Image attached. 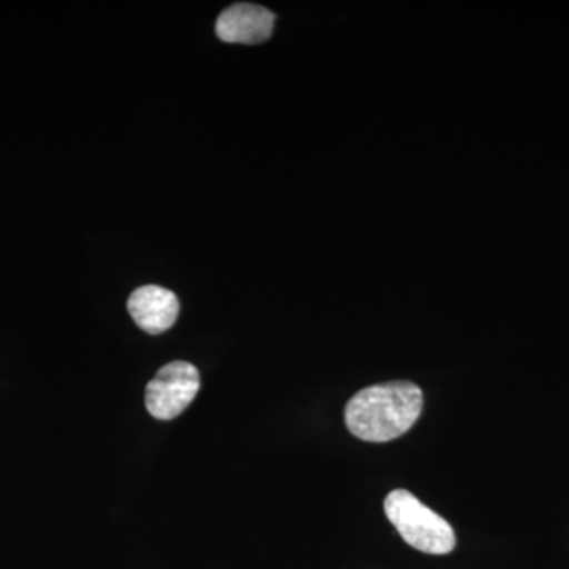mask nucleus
<instances>
[{"instance_id": "1", "label": "nucleus", "mask_w": 569, "mask_h": 569, "mask_svg": "<svg viewBox=\"0 0 569 569\" xmlns=\"http://www.w3.org/2000/svg\"><path fill=\"white\" fill-rule=\"evenodd\" d=\"M421 388L411 381H389L361 389L346 408L348 430L359 440L387 443L408 432L421 417Z\"/></svg>"}, {"instance_id": "3", "label": "nucleus", "mask_w": 569, "mask_h": 569, "mask_svg": "<svg viewBox=\"0 0 569 569\" xmlns=\"http://www.w3.org/2000/svg\"><path fill=\"white\" fill-rule=\"evenodd\" d=\"M201 380L197 367L186 361L163 366L146 388V408L156 419L170 421L178 418L200 391Z\"/></svg>"}, {"instance_id": "4", "label": "nucleus", "mask_w": 569, "mask_h": 569, "mask_svg": "<svg viewBox=\"0 0 569 569\" xmlns=\"http://www.w3.org/2000/svg\"><path fill=\"white\" fill-rule=\"evenodd\" d=\"M276 17L271 10L254 3H234L222 11L216 32L227 43H263L274 31Z\"/></svg>"}, {"instance_id": "5", "label": "nucleus", "mask_w": 569, "mask_h": 569, "mask_svg": "<svg viewBox=\"0 0 569 569\" xmlns=\"http://www.w3.org/2000/svg\"><path fill=\"white\" fill-rule=\"evenodd\" d=\"M127 307L138 328L151 336L168 331L179 317L178 296L157 284H144L134 290Z\"/></svg>"}, {"instance_id": "2", "label": "nucleus", "mask_w": 569, "mask_h": 569, "mask_svg": "<svg viewBox=\"0 0 569 569\" xmlns=\"http://www.w3.org/2000/svg\"><path fill=\"white\" fill-rule=\"evenodd\" d=\"M385 512L400 537L411 548L430 556H445L456 548V533L448 520L422 505L406 489L392 490Z\"/></svg>"}]
</instances>
